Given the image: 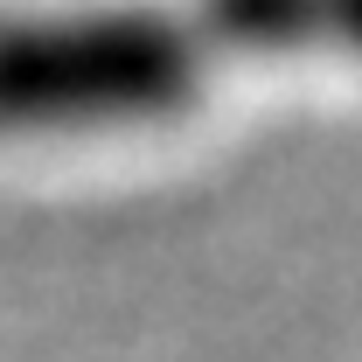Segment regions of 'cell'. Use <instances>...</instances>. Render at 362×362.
<instances>
[{
	"instance_id": "1",
	"label": "cell",
	"mask_w": 362,
	"mask_h": 362,
	"mask_svg": "<svg viewBox=\"0 0 362 362\" xmlns=\"http://www.w3.org/2000/svg\"><path fill=\"white\" fill-rule=\"evenodd\" d=\"M202 42L168 7H77L0 21V133L139 126L195 105Z\"/></svg>"
},
{
	"instance_id": "2",
	"label": "cell",
	"mask_w": 362,
	"mask_h": 362,
	"mask_svg": "<svg viewBox=\"0 0 362 362\" xmlns=\"http://www.w3.org/2000/svg\"><path fill=\"white\" fill-rule=\"evenodd\" d=\"M307 49L362 56V0H307Z\"/></svg>"
}]
</instances>
